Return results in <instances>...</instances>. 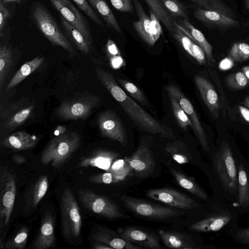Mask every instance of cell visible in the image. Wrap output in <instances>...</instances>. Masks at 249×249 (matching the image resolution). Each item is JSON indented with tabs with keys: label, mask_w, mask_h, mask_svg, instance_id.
Listing matches in <instances>:
<instances>
[{
	"label": "cell",
	"mask_w": 249,
	"mask_h": 249,
	"mask_svg": "<svg viewBox=\"0 0 249 249\" xmlns=\"http://www.w3.org/2000/svg\"><path fill=\"white\" fill-rule=\"evenodd\" d=\"M239 152L228 140L221 141L210 157L208 174L214 196L235 210L238 196Z\"/></svg>",
	"instance_id": "cell-1"
},
{
	"label": "cell",
	"mask_w": 249,
	"mask_h": 249,
	"mask_svg": "<svg viewBox=\"0 0 249 249\" xmlns=\"http://www.w3.org/2000/svg\"><path fill=\"white\" fill-rule=\"evenodd\" d=\"M95 72L102 84L140 129L162 138H175L171 128L155 119L126 94L111 73L99 67H96Z\"/></svg>",
	"instance_id": "cell-2"
},
{
	"label": "cell",
	"mask_w": 249,
	"mask_h": 249,
	"mask_svg": "<svg viewBox=\"0 0 249 249\" xmlns=\"http://www.w3.org/2000/svg\"><path fill=\"white\" fill-rule=\"evenodd\" d=\"M207 203V213L190 226L191 230L199 232L226 231L238 222L240 215L230 205L215 196Z\"/></svg>",
	"instance_id": "cell-3"
},
{
	"label": "cell",
	"mask_w": 249,
	"mask_h": 249,
	"mask_svg": "<svg viewBox=\"0 0 249 249\" xmlns=\"http://www.w3.org/2000/svg\"><path fill=\"white\" fill-rule=\"evenodd\" d=\"M80 141V136L76 132L68 131L56 136L42 151L41 163L45 166L51 164L54 168H60L78 149Z\"/></svg>",
	"instance_id": "cell-4"
},
{
	"label": "cell",
	"mask_w": 249,
	"mask_h": 249,
	"mask_svg": "<svg viewBox=\"0 0 249 249\" xmlns=\"http://www.w3.org/2000/svg\"><path fill=\"white\" fill-rule=\"evenodd\" d=\"M31 10L36 25L47 39L53 44L62 48L71 56L76 55L75 50L45 6L36 1L33 4Z\"/></svg>",
	"instance_id": "cell-5"
},
{
	"label": "cell",
	"mask_w": 249,
	"mask_h": 249,
	"mask_svg": "<svg viewBox=\"0 0 249 249\" xmlns=\"http://www.w3.org/2000/svg\"><path fill=\"white\" fill-rule=\"evenodd\" d=\"M62 234L67 242L74 243L80 238L82 219L80 209L71 190L66 187L60 203Z\"/></svg>",
	"instance_id": "cell-6"
},
{
	"label": "cell",
	"mask_w": 249,
	"mask_h": 249,
	"mask_svg": "<svg viewBox=\"0 0 249 249\" xmlns=\"http://www.w3.org/2000/svg\"><path fill=\"white\" fill-rule=\"evenodd\" d=\"M97 95L85 93L62 102L56 111L59 118L64 120H77L87 118L100 103Z\"/></svg>",
	"instance_id": "cell-7"
},
{
	"label": "cell",
	"mask_w": 249,
	"mask_h": 249,
	"mask_svg": "<svg viewBox=\"0 0 249 249\" xmlns=\"http://www.w3.org/2000/svg\"><path fill=\"white\" fill-rule=\"evenodd\" d=\"M17 179L7 167H0V230L9 223L16 200Z\"/></svg>",
	"instance_id": "cell-8"
},
{
	"label": "cell",
	"mask_w": 249,
	"mask_h": 249,
	"mask_svg": "<svg viewBox=\"0 0 249 249\" xmlns=\"http://www.w3.org/2000/svg\"><path fill=\"white\" fill-rule=\"evenodd\" d=\"M78 198L89 211L109 219L124 216V213L113 202L105 196L88 189L80 188L77 191Z\"/></svg>",
	"instance_id": "cell-9"
},
{
	"label": "cell",
	"mask_w": 249,
	"mask_h": 249,
	"mask_svg": "<svg viewBox=\"0 0 249 249\" xmlns=\"http://www.w3.org/2000/svg\"><path fill=\"white\" fill-rule=\"evenodd\" d=\"M166 90L167 93L171 94L175 98L184 111L192 124V129L194 131L201 147L204 151L210 157L214 149L210 144L206 133L192 103L177 86L169 85L166 87Z\"/></svg>",
	"instance_id": "cell-10"
},
{
	"label": "cell",
	"mask_w": 249,
	"mask_h": 249,
	"mask_svg": "<svg viewBox=\"0 0 249 249\" xmlns=\"http://www.w3.org/2000/svg\"><path fill=\"white\" fill-rule=\"evenodd\" d=\"M121 199L125 206L137 214L153 219H164L178 216L181 213L176 209L123 196Z\"/></svg>",
	"instance_id": "cell-11"
},
{
	"label": "cell",
	"mask_w": 249,
	"mask_h": 249,
	"mask_svg": "<svg viewBox=\"0 0 249 249\" xmlns=\"http://www.w3.org/2000/svg\"><path fill=\"white\" fill-rule=\"evenodd\" d=\"M34 106L19 100L5 107H0V116L2 126L13 130L20 126L30 117Z\"/></svg>",
	"instance_id": "cell-12"
},
{
	"label": "cell",
	"mask_w": 249,
	"mask_h": 249,
	"mask_svg": "<svg viewBox=\"0 0 249 249\" xmlns=\"http://www.w3.org/2000/svg\"><path fill=\"white\" fill-rule=\"evenodd\" d=\"M101 135L125 145L127 139L124 125L117 114L112 110L101 113L97 119Z\"/></svg>",
	"instance_id": "cell-13"
},
{
	"label": "cell",
	"mask_w": 249,
	"mask_h": 249,
	"mask_svg": "<svg viewBox=\"0 0 249 249\" xmlns=\"http://www.w3.org/2000/svg\"><path fill=\"white\" fill-rule=\"evenodd\" d=\"M61 16L79 30L92 43L89 25L80 12L70 0H50Z\"/></svg>",
	"instance_id": "cell-14"
},
{
	"label": "cell",
	"mask_w": 249,
	"mask_h": 249,
	"mask_svg": "<svg viewBox=\"0 0 249 249\" xmlns=\"http://www.w3.org/2000/svg\"><path fill=\"white\" fill-rule=\"evenodd\" d=\"M238 161V196L235 210L243 214L249 212V161L239 152Z\"/></svg>",
	"instance_id": "cell-15"
},
{
	"label": "cell",
	"mask_w": 249,
	"mask_h": 249,
	"mask_svg": "<svg viewBox=\"0 0 249 249\" xmlns=\"http://www.w3.org/2000/svg\"><path fill=\"white\" fill-rule=\"evenodd\" d=\"M147 194L150 198L172 207L190 210L200 206L194 199L174 189H152L148 191Z\"/></svg>",
	"instance_id": "cell-16"
},
{
	"label": "cell",
	"mask_w": 249,
	"mask_h": 249,
	"mask_svg": "<svg viewBox=\"0 0 249 249\" xmlns=\"http://www.w3.org/2000/svg\"><path fill=\"white\" fill-rule=\"evenodd\" d=\"M193 13L195 17L205 26L219 29H231L240 26L238 21L217 11L197 7Z\"/></svg>",
	"instance_id": "cell-17"
},
{
	"label": "cell",
	"mask_w": 249,
	"mask_h": 249,
	"mask_svg": "<svg viewBox=\"0 0 249 249\" xmlns=\"http://www.w3.org/2000/svg\"><path fill=\"white\" fill-rule=\"evenodd\" d=\"M130 168L137 176L146 177L153 170L155 163L151 152L144 144H141L130 158H127Z\"/></svg>",
	"instance_id": "cell-18"
},
{
	"label": "cell",
	"mask_w": 249,
	"mask_h": 249,
	"mask_svg": "<svg viewBox=\"0 0 249 249\" xmlns=\"http://www.w3.org/2000/svg\"><path fill=\"white\" fill-rule=\"evenodd\" d=\"M56 245L54 219L52 213L46 211L41 220L38 234L33 244L34 249H48Z\"/></svg>",
	"instance_id": "cell-19"
},
{
	"label": "cell",
	"mask_w": 249,
	"mask_h": 249,
	"mask_svg": "<svg viewBox=\"0 0 249 249\" xmlns=\"http://www.w3.org/2000/svg\"><path fill=\"white\" fill-rule=\"evenodd\" d=\"M195 82L200 96L213 116L218 118L220 103L218 94L212 84L205 78L196 75Z\"/></svg>",
	"instance_id": "cell-20"
},
{
	"label": "cell",
	"mask_w": 249,
	"mask_h": 249,
	"mask_svg": "<svg viewBox=\"0 0 249 249\" xmlns=\"http://www.w3.org/2000/svg\"><path fill=\"white\" fill-rule=\"evenodd\" d=\"M118 157L115 152L98 149L83 157L77 163V168L93 167L109 172L115 160Z\"/></svg>",
	"instance_id": "cell-21"
},
{
	"label": "cell",
	"mask_w": 249,
	"mask_h": 249,
	"mask_svg": "<svg viewBox=\"0 0 249 249\" xmlns=\"http://www.w3.org/2000/svg\"><path fill=\"white\" fill-rule=\"evenodd\" d=\"M175 24L177 27L202 48L209 64L214 61L212 52L213 47L200 30L196 28L189 20H175Z\"/></svg>",
	"instance_id": "cell-22"
},
{
	"label": "cell",
	"mask_w": 249,
	"mask_h": 249,
	"mask_svg": "<svg viewBox=\"0 0 249 249\" xmlns=\"http://www.w3.org/2000/svg\"><path fill=\"white\" fill-rule=\"evenodd\" d=\"M94 242L105 244L115 249H139L141 247L134 245L131 242L116 236L112 232L101 226H96L91 233Z\"/></svg>",
	"instance_id": "cell-23"
},
{
	"label": "cell",
	"mask_w": 249,
	"mask_h": 249,
	"mask_svg": "<svg viewBox=\"0 0 249 249\" xmlns=\"http://www.w3.org/2000/svg\"><path fill=\"white\" fill-rule=\"evenodd\" d=\"M139 20L133 22V26L141 38L147 45L153 46L155 41L152 36L150 18L145 12L138 0H132Z\"/></svg>",
	"instance_id": "cell-24"
},
{
	"label": "cell",
	"mask_w": 249,
	"mask_h": 249,
	"mask_svg": "<svg viewBox=\"0 0 249 249\" xmlns=\"http://www.w3.org/2000/svg\"><path fill=\"white\" fill-rule=\"evenodd\" d=\"M121 237L138 244L142 248L158 249L161 247L158 238L152 234L133 228L120 230Z\"/></svg>",
	"instance_id": "cell-25"
},
{
	"label": "cell",
	"mask_w": 249,
	"mask_h": 249,
	"mask_svg": "<svg viewBox=\"0 0 249 249\" xmlns=\"http://www.w3.org/2000/svg\"><path fill=\"white\" fill-rule=\"evenodd\" d=\"M37 138L25 131L13 133L5 137L0 142L1 146L15 150L30 149L36 144Z\"/></svg>",
	"instance_id": "cell-26"
},
{
	"label": "cell",
	"mask_w": 249,
	"mask_h": 249,
	"mask_svg": "<svg viewBox=\"0 0 249 249\" xmlns=\"http://www.w3.org/2000/svg\"><path fill=\"white\" fill-rule=\"evenodd\" d=\"M49 187L48 177L41 175L27 190L25 196L27 210L35 208L47 192Z\"/></svg>",
	"instance_id": "cell-27"
},
{
	"label": "cell",
	"mask_w": 249,
	"mask_h": 249,
	"mask_svg": "<svg viewBox=\"0 0 249 249\" xmlns=\"http://www.w3.org/2000/svg\"><path fill=\"white\" fill-rule=\"evenodd\" d=\"M159 235L164 244L170 249H201L191 237L175 231L160 230Z\"/></svg>",
	"instance_id": "cell-28"
},
{
	"label": "cell",
	"mask_w": 249,
	"mask_h": 249,
	"mask_svg": "<svg viewBox=\"0 0 249 249\" xmlns=\"http://www.w3.org/2000/svg\"><path fill=\"white\" fill-rule=\"evenodd\" d=\"M60 22L65 34L76 48L84 54H89L92 49V43L75 27L60 16Z\"/></svg>",
	"instance_id": "cell-29"
},
{
	"label": "cell",
	"mask_w": 249,
	"mask_h": 249,
	"mask_svg": "<svg viewBox=\"0 0 249 249\" xmlns=\"http://www.w3.org/2000/svg\"><path fill=\"white\" fill-rule=\"evenodd\" d=\"M170 171L178 184L182 188L204 201H207L211 199L207 192L196 182L194 178L186 176L174 168H171Z\"/></svg>",
	"instance_id": "cell-30"
},
{
	"label": "cell",
	"mask_w": 249,
	"mask_h": 249,
	"mask_svg": "<svg viewBox=\"0 0 249 249\" xmlns=\"http://www.w3.org/2000/svg\"><path fill=\"white\" fill-rule=\"evenodd\" d=\"M44 61V57L37 56L33 59L23 64L7 85L5 89L6 91L10 90L19 84L35 71L42 64Z\"/></svg>",
	"instance_id": "cell-31"
},
{
	"label": "cell",
	"mask_w": 249,
	"mask_h": 249,
	"mask_svg": "<svg viewBox=\"0 0 249 249\" xmlns=\"http://www.w3.org/2000/svg\"><path fill=\"white\" fill-rule=\"evenodd\" d=\"M92 8L101 17L107 26L118 33H122L120 25L105 0H87Z\"/></svg>",
	"instance_id": "cell-32"
},
{
	"label": "cell",
	"mask_w": 249,
	"mask_h": 249,
	"mask_svg": "<svg viewBox=\"0 0 249 249\" xmlns=\"http://www.w3.org/2000/svg\"><path fill=\"white\" fill-rule=\"evenodd\" d=\"M148 5L150 10L156 15L159 20L172 35L178 27L175 20L166 11L160 0H142Z\"/></svg>",
	"instance_id": "cell-33"
},
{
	"label": "cell",
	"mask_w": 249,
	"mask_h": 249,
	"mask_svg": "<svg viewBox=\"0 0 249 249\" xmlns=\"http://www.w3.org/2000/svg\"><path fill=\"white\" fill-rule=\"evenodd\" d=\"M171 18L175 21L189 20V12L186 6L178 0H160Z\"/></svg>",
	"instance_id": "cell-34"
},
{
	"label": "cell",
	"mask_w": 249,
	"mask_h": 249,
	"mask_svg": "<svg viewBox=\"0 0 249 249\" xmlns=\"http://www.w3.org/2000/svg\"><path fill=\"white\" fill-rule=\"evenodd\" d=\"M201 8L220 12L234 18L235 15L233 11L222 0H188Z\"/></svg>",
	"instance_id": "cell-35"
},
{
	"label": "cell",
	"mask_w": 249,
	"mask_h": 249,
	"mask_svg": "<svg viewBox=\"0 0 249 249\" xmlns=\"http://www.w3.org/2000/svg\"><path fill=\"white\" fill-rule=\"evenodd\" d=\"M165 149L179 164L186 163L193 160V158L187 149L180 142H174L168 144Z\"/></svg>",
	"instance_id": "cell-36"
},
{
	"label": "cell",
	"mask_w": 249,
	"mask_h": 249,
	"mask_svg": "<svg viewBox=\"0 0 249 249\" xmlns=\"http://www.w3.org/2000/svg\"><path fill=\"white\" fill-rule=\"evenodd\" d=\"M13 59V53L12 50L6 46H1L0 47V90L11 69Z\"/></svg>",
	"instance_id": "cell-37"
},
{
	"label": "cell",
	"mask_w": 249,
	"mask_h": 249,
	"mask_svg": "<svg viewBox=\"0 0 249 249\" xmlns=\"http://www.w3.org/2000/svg\"><path fill=\"white\" fill-rule=\"evenodd\" d=\"M226 231L233 242L242 245H249V226L242 227L237 222Z\"/></svg>",
	"instance_id": "cell-38"
},
{
	"label": "cell",
	"mask_w": 249,
	"mask_h": 249,
	"mask_svg": "<svg viewBox=\"0 0 249 249\" xmlns=\"http://www.w3.org/2000/svg\"><path fill=\"white\" fill-rule=\"evenodd\" d=\"M28 234V228L23 226L14 236L6 240L4 248L6 249H24L27 242Z\"/></svg>",
	"instance_id": "cell-39"
},
{
	"label": "cell",
	"mask_w": 249,
	"mask_h": 249,
	"mask_svg": "<svg viewBox=\"0 0 249 249\" xmlns=\"http://www.w3.org/2000/svg\"><path fill=\"white\" fill-rule=\"evenodd\" d=\"M168 95L175 118L181 128L187 131L188 126L192 128V124L190 120L175 98L170 94L168 93Z\"/></svg>",
	"instance_id": "cell-40"
},
{
	"label": "cell",
	"mask_w": 249,
	"mask_h": 249,
	"mask_svg": "<svg viewBox=\"0 0 249 249\" xmlns=\"http://www.w3.org/2000/svg\"><path fill=\"white\" fill-rule=\"evenodd\" d=\"M228 57L235 62H242L249 58V44L245 42H236L231 46Z\"/></svg>",
	"instance_id": "cell-41"
},
{
	"label": "cell",
	"mask_w": 249,
	"mask_h": 249,
	"mask_svg": "<svg viewBox=\"0 0 249 249\" xmlns=\"http://www.w3.org/2000/svg\"><path fill=\"white\" fill-rule=\"evenodd\" d=\"M119 84L134 99L142 105L146 106L148 104V101L143 92L133 83L123 79H117Z\"/></svg>",
	"instance_id": "cell-42"
},
{
	"label": "cell",
	"mask_w": 249,
	"mask_h": 249,
	"mask_svg": "<svg viewBox=\"0 0 249 249\" xmlns=\"http://www.w3.org/2000/svg\"><path fill=\"white\" fill-rule=\"evenodd\" d=\"M106 50L111 67L115 69L121 68L124 62L116 45L110 39L107 42Z\"/></svg>",
	"instance_id": "cell-43"
},
{
	"label": "cell",
	"mask_w": 249,
	"mask_h": 249,
	"mask_svg": "<svg viewBox=\"0 0 249 249\" xmlns=\"http://www.w3.org/2000/svg\"><path fill=\"white\" fill-rule=\"evenodd\" d=\"M125 177L107 172L90 176L89 180L93 183L111 184L120 182L124 179Z\"/></svg>",
	"instance_id": "cell-44"
},
{
	"label": "cell",
	"mask_w": 249,
	"mask_h": 249,
	"mask_svg": "<svg viewBox=\"0 0 249 249\" xmlns=\"http://www.w3.org/2000/svg\"><path fill=\"white\" fill-rule=\"evenodd\" d=\"M227 85L231 88L236 89L245 88L249 83V80L241 71L232 73L226 78Z\"/></svg>",
	"instance_id": "cell-45"
},
{
	"label": "cell",
	"mask_w": 249,
	"mask_h": 249,
	"mask_svg": "<svg viewBox=\"0 0 249 249\" xmlns=\"http://www.w3.org/2000/svg\"><path fill=\"white\" fill-rule=\"evenodd\" d=\"M73 1L79 9L96 24L101 27L104 26L102 21L87 0H73Z\"/></svg>",
	"instance_id": "cell-46"
},
{
	"label": "cell",
	"mask_w": 249,
	"mask_h": 249,
	"mask_svg": "<svg viewBox=\"0 0 249 249\" xmlns=\"http://www.w3.org/2000/svg\"><path fill=\"white\" fill-rule=\"evenodd\" d=\"M172 36L180 43L187 53L195 59L192 49L193 40L178 27Z\"/></svg>",
	"instance_id": "cell-47"
},
{
	"label": "cell",
	"mask_w": 249,
	"mask_h": 249,
	"mask_svg": "<svg viewBox=\"0 0 249 249\" xmlns=\"http://www.w3.org/2000/svg\"><path fill=\"white\" fill-rule=\"evenodd\" d=\"M112 5L121 12L133 14L135 9L132 0H109Z\"/></svg>",
	"instance_id": "cell-48"
},
{
	"label": "cell",
	"mask_w": 249,
	"mask_h": 249,
	"mask_svg": "<svg viewBox=\"0 0 249 249\" xmlns=\"http://www.w3.org/2000/svg\"><path fill=\"white\" fill-rule=\"evenodd\" d=\"M152 36L155 42L158 40L162 33L159 19L152 10H149Z\"/></svg>",
	"instance_id": "cell-49"
},
{
	"label": "cell",
	"mask_w": 249,
	"mask_h": 249,
	"mask_svg": "<svg viewBox=\"0 0 249 249\" xmlns=\"http://www.w3.org/2000/svg\"><path fill=\"white\" fill-rule=\"evenodd\" d=\"M192 49L195 59L200 64H204L206 61V55L202 48L193 41Z\"/></svg>",
	"instance_id": "cell-50"
},
{
	"label": "cell",
	"mask_w": 249,
	"mask_h": 249,
	"mask_svg": "<svg viewBox=\"0 0 249 249\" xmlns=\"http://www.w3.org/2000/svg\"><path fill=\"white\" fill-rule=\"evenodd\" d=\"M10 16L9 10L0 0V33L1 35L6 19Z\"/></svg>",
	"instance_id": "cell-51"
},
{
	"label": "cell",
	"mask_w": 249,
	"mask_h": 249,
	"mask_svg": "<svg viewBox=\"0 0 249 249\" xmlns=\"http://www.w3.org/2000/svg\"><path fill=\"white\" fill-rule=\"evenodd\" d=\"M12 159L13 161L17 164H23L25 163L26 160L24 156L18 154L13 155Z\"/></svg>",
	"instance_id": "cell-52"
},
{
	"label": "cell",
	"mask_w": 249,
	"mask_h": 249,
	"mask_svg": "<svg viewBox=\"0 0 249 249\" xmlns=\"http://www.w3.org/2000/svg\"><path fill=\"white\" fill-rule=\"evenodd\" d=\"M239 109L242 117L247 122L249 123V109L242 106H239Z\"/></svg>",
	"instance_id": "cell-53"
},
{
	"label": "cell",
	"mask_w": 249,
	"mask_h": 249,
	"mask_svg": "<svg viewBox=\"0 0 249 249\" xmlns=\"http://www.w3.org/2000/svg\"><path fill=\"white\" fill-rule=\"evenodd\" d=\"M94 249H113L112 248L100 242H95L92 245Z\"/></svg>",
	"instance_id": "cell-54"
},
{
	"label": "cell",
	"mask_w": 249,
	"mask_h": 249,
	"mask_svg": "<svg viewBox=\"0 0 249 249\" xmlns=\"http://www.w3.org/2000/svg\"><path fill=\"white\" fill-rule=\"evenodd\" d=\"M67 128L65 126L58 125L55 129L56 136L61 135L67 132Z\"/></svg>",
	"instance_id": "cell-55"
},
{
	"label": "cell",
	"mask_w": 249,
	"mask_h": 249,
	"mask_svg": "<svg viewBox=\"0 0 249 249\" xmlns=\"http://www.w3.org/2000/svg\"><path fill=\"white\" fill-rule=\"evenodd\" d=\"M242 72L245 74L247 79L249 80V66L243 67L242 68Z\"/></svg>",
	"instance_id": "cell-56"
},
{
	"label": "cell",
	"mask_w": 249,
	"mask_h": 249,
	"mask_svg": "<svg viewBox=\"0 0 249 249\" xmlns=\"http://www.w3.org/2000/svg\"><path fill=\"white\" fill-rule=\"evenodd\" d=\"M5 233L3 235V236H1L0 238V249H2L5 247Z\"/></svg>",
	"instance_id": "cell-57"
},
{
	"label": "cell",
	"mask_w": 249,
	"mask_h": 249,
	"mask_svg": "<svg viewBox=\"0 0 249 249\" xmlns=\"http://www.w3.org/2000/svg\"><path fill=\"white\" fill-rule=\"evenodd\" d=\"M243 104L249 109V96H247L244 100Z\"/></svg>",
	"instance_id": "cell-58"
},
{
	"label": "cell",
	"mask_w": 249,
	"mask_h": 249,
	"mask_svg": "<svg viewBox=\"0 0 249 249\" xmlns=\"http://www.w3.org/2000/svg\"><path fill=\"white\" fill-rule=\"evenodd\" d=\"M1 0L2 2V3L4 4H6V3H7L9 2L16 1L18 0Z\"/></svg>",
	"instance_id": "cell-59"
},
{
	"label": "cell",
	"mask_w": 249,
	"mask_h": 249,
	"mask_svg": "<svg viewBox=\"0 0 249 249\" xmlns=\"http://www.w3.org/2000/svg\"><path fill=\"white\" fill-rule=\"evenodd\" d=\"M245 5L246 6V9L249 10V0H245Z\"/></svg>",
	"instance_id": "cell-60"
},
{
	"label": "cell",
	"mask_w": 249,
	"mask_h": 249,
	"mask_svg": "<svg viewBox=\"0 0 249 249\" xmlns=\"http://www.w3.org/2000/svg\"><path fill=\"white\" fill-rule=\"evenodd\" d=\"M246 25L247 27H249V20H248L246 22Z\"/></svg>",
	"instance_id": "cell-61"
},
{
	"label": "cell",
	"mask_w": 249,
	"mask_h": 249,
	"mask_svg": "<svg viewBox=\"0 0 249 249\" xmlns=\"http://www.w3.org/2000/svg\"><path fill=\"white\" fill-rule=\"evenodd\" d=\"M247 139H248V141L249 142V133L247 135Z\"/></svg>",
	"instance_id": "cell-62"
}]
</instances>
